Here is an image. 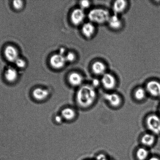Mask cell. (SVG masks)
Here are the masks:
<instances>
[{"instance_id": "obj_1", "label": "cell", "mask_w": 160, "mask_h": 160, "mask_svg": "<svg viewBox=\"0 0 160 160\" xmlns=\"http://www.w3.org/2000/svg\"><path fill=\"white\" fill-rule=\"evenodd\" d=\"M98 98L96 89L91 84L80 87L76 92V100L79 107L84 109H90L95 106Z\"/></svg>"}, {"instance_id": "obj_2", "label": "cell", "mask_w": 160, "mask_h": 160, "mask_svg": "<svg viewBox=\"0 0 160 160\" xmlns=\"http://www.w3.org/2000/svg\"><path fill=\"white\" fill-rule=\"evenodd\" d=\"M111 15L107 9L96 8L91 9L89 12L88 18L90 22L94 24L101 25L107 23Z\"/></svg>"}, {"instance_id": "obj_3", "label": "cell", "mask_w": 160, "mask_h": 160, "mask_svg": "<svg viewBox=\"0 0 160 160\" xmlns=\"http://www.w3.org/2000/svg\"><path fill=\"white\" fill-rule=\"evenodd\" d=\"M144 124L147 131L157 137L160 136V116L159 114L151 113L145 117Z\"/></svg>"}, {"instance_id": "obj_4", "label": "cell", "mask_w": 160, "mask_h": 160, "mask_svg": "<svg viewBox=\"0 0 160 160\" xmlns=\"http://www.w3.org/2000/svg\"><path fill=\"white\" fill-rule=\"evenodd\" d=\"M103 98L108 106L114 109H120L124 103V99L122 96L114 91L106 92L103 95Z\"/></svg>"}, {"instance_id": "obj_5", "label": "cell", "mask_w": 160, "mask_h": 160, "mask_svg": "<svg viewBox=\"0 0 160 160\" xmlns=\"http://www.w3.org/2000/svg\"><path fill=\"white\" fill-rule=\"evenodd\" d=\"M101 85L106 92H113L117 86L116 79L111 73H106L101 77Z\"/></svg>"}, {"instance_id": "obj_6", "label": "cell", "mask_w": 160, "mask_h": 160, "mask_svg": "<svg viewBox=\"0 0 160 160\" xmlns=\"http://www.w3.org/2000/svg\"><path fill=\"white\" fill-rule=\"evenodd\" d=\"M148 96L160 99V82L155 80H150L145 86Z\"/></svg>"}, {"instance_id": "obj_7", "label": "cell", "mask_w": 160, "mask_h": 160, "mask_svg": "<svg viewBox=\"0 0 160 160\" xmlns=\"http://www.w3.org/2000/svg\"><path fill=\"white\" fill-rule=\"evenodd\" d=\"M157 139V136L147 131L141 135L139 138V142L141 146L150 149L156 145Z\"/></svg>"}, {"instance_id": "obj_8", "label": "cell", "mask_w": 160, "mask_h": 160, "mask_svg": "<svg viewBox=\"0 0 160 160\" xmlns=\"http://www.w3.org/2000/svg\"><path fill=\"white\" fill-rule=\"evenodd\" d=\"M132 96L135 101L141 103L145 101L148 95L145 87L139 86L133 91Z\"/></svg>"}, {"instance_id": "obj_9", "label": "cell", "mask_w": 160, "mask_h": 160, "mask_svg": "<svg viewBox=\"0 0 160 160\" xmlns=\"http://www.w3.org/2000/svg\"><path fill=\"white\" fill-rule=\"evenodd\" d=\"M66 62L65 57L59 54L53 55L50 59V65L56 69L62 68L65 65Z\"/></svg>"}, {"instance_id": "obj_10", "label": "cell", "mask_w": 160, "mask_h": 160, "mask_svg": "<svg viewBox=\"0 0 160 160\" xmlns=\"http://www.w3.org/2000/svg\"><path fill=\"white\" fill-rule=\"evenodd\" d=\"M85 17V14L83 9L81 8L75 9L71 14V21L73 24L78 26L84 21Z\"/></svg>"}, {"instance_id": "obj_11", "label": "cell", "mask_w": 160, "mask_h": 160, "mask_svg": "<svg viewBox=\"0 0 160 160\" xmlns=\"http://www.w3.org/2000/svg\"><path fill=\"white\" fill-rule=\"evenodd\" d=\"M4 56L9 62H15L18 58V51L15 47L8 45L6 47L4 51Z\"/></svg>"}, {"instance_id": "obj_12", "label": "cell", "mask_w": 160, "mask_h": 160, "mask_svg": "<svg viewBox=\"0 0 160 160\" xmlns=\"http://www.w3.org/2000/svg\"><path fill=\"white\" fill-rule=\"evenodd\" d=\"M107 23L109 27L114 30L120 29L123 26V22L121 18L118 15L116 14L111 15Z\"/></svg>"}, {"instance_id": "obj_13", "label": "cell", "mask_w": 160, "mask_h": 160, "mask_svg": "<svg viewBox=\"0 0 160 160\" xmlns=\"http://www.w3.org/2000/svg\"><path fill=\"white\" fill-rule=\"evenodd\" d=\"M134 153L137 160H147L151 156L150 149L141 145L136 148Z\"/></svg>"}, {"instance_id": "obj_14", "label": "cell", "mask_w": 160, "mask_h": 160, "mask_svg": "<svg viewBox=\"0 0 160 160\" xmlns=\"http://www.w3.org/2000/svg\"><path fill=\"white\" fill-rule=\"evenodd\" d=\"M128 3L124 0H117L113 3L112 5V10L114 14L118 15L123 13L127 7Z\"/></svg>"}, {"instance_id": "obj_15", "label": "cell", "mask_w": 160, "mask_h": 160, "mask_svg": "<svg viewBox=\"0 0 160 160\" xmlns=\"http://www.w3.org/2000/svg\"><path fill=\"white\" fill-rule=\"evenodd\" d=\"M106 66L104 63L100 61H96L92 63L91 70L94 74L101 76L106 73Z\"/></svg>"}, {"instance_id": "obj_16", "label": "cell", "mask_w": 160, "mask_h": 160, "mask_svg": "<svg viewBox=\"0 0 160 160\" xmlns=\"http://www.w3.org/2000/svg\"><path fill=\"white\" fill-rule=\"evenodd\" d=\"M32 95L34 99L38 101H42L48 98L49 92L46 89L37 88L33 91Z\"/></svg>"}, {"instance_id": "obj_17", "label": "cell", "mask_w": 160, "mask_h": 160, "mask_svg": "<svg viewBox=\"0 0 160 160\" xmlns=\"http://www.w3.org/2000/svg\"><path fill=\"white\" fill-rule=\"evenodd\" d=\"M83 35L87 38H90L95 34V24L89 22L85 23L81 28Z\"/></svg>"}, {"instance_id": "obj_18", "label": "cell", "mask_w": 160, "mask_h": 160, "mask_svg": "<svg viewBox=\"0 0 160 160\" xmlns=\"http://www.w3.org/2000/svg\"><path fill=\"white\" fill-rule=\"evenodd\" d=\"M69 81L70 84L73 86H80L83 82V78L79 73H72L69 76Z\"/></svg>"}, {"instance_id": "obj_19", "label": "cell", "mask_w": 160, "mask_h": 160, "mask_svg": "<svg viewBox=\"0 0 160 160\" xmlns=\"http://www.w3.org/2000/svg\"><path fill=\"white\" fill-rule=\"evenodd\" d=\"M61 116L63 119L67 121L74 120L76 116V111L74 109L70 108H64L61 111Z\"/></svg>"}, {"instance_id": "obj_20", "label": "cell", "mask_w": 160, "mask_h": 160, "mask_svg": "<svg viewBox=\"0 0 160 160\" xmlns=\"http://www.w3.org/2000/svg\"><path fill=\"white\" fill-rule=\"evenodd\" d=\"M5 79L8 82H13L17 80L18 77V74L17 70L12 68L7 69L4 73Z\"/></svg>"}, {"instance_id": "obj_21", "label": "cell", "mask_w": 160, "mask_h": 160, "mask_svg": "<svg viewBox=\"0 0 160 160\" xmlns=\"http://www.w3.org/2000/svg\"><path fill=\"white\" fill-rule=\"evenodd\" d=\"M13 5L14 8L17 10H20L23 7V1H20V0L14 1L13 3Z\"/></svg>"}, {"instance_id": "obj_22", "label": "cell", "mask_w": 160, "mask_h": 160, "mask_svg": "<svg viewBox=\"0 0 160 160\" xmlns=\"http://www.w3.org/2000/svg\"><path fill=\"white\" fill-rule=\"evenodd\" d=\"M15 63L18 68H23L26 67V62L24 60L18 58L15 62Z\"/></svg>"}, {"instance_id": "obj_23", "label": "cell", "mask_w": 160, "mask_h": 160, "mask_svg": "<svg viewBox=\"0 0 160 160\" xmlns=\"http://www.w3.org/2000/svg\"><path fill=\"white\" fill-rule=\"evenodd\" d=\"M66 60L69 62H73L76 59V56L74 53L70 52L67 54L65 57Z\"/></svg>"}, {"instance_id": "obj_24", "label": "cell", "mask_w": 160, "mask_h": 160, "mask_svg": "<svg viewBox=\"0 0 160 160\" xmlns=\"http://www.w3.org/2000/svg\"><path fill=\"white\" fill-rule=\"evenodd\" d=\"M81 9H83L88 8L90 5V3L88 1H82L80 2Z\"/></svg>"}, {"instance_id": "obj_25", "label": "cell", "mask_w": 160, "mask_h": 160, "mask_svg": "<svg viewBox=\"0 0 160 160\" xmlns=\"http://www.w3.org/2000/svg\"><path fill=\"white\" fill-rule=\"evenodd\" d=\"M96 160H110L106 155L102 153H100L96 156Z\"/></svg>"}, {"instance_id": "obj_26", "label": "cell", "mask_w": 160, "mask_h": 160, "mask_svg": "<svg viewBox=\"0 0 160 160\" xmlns=\"http://www.w3.org/2000/svg\"><path fill=\"white\" fill-rule=\"evenodd\" d=\"M101 85V82L100 80H99L98 79H95L93 80L92 81V84L91 85L93 86L94 88L96 89V88L98 87Z\"/></svg>"}, {"instance_id": "obj_27", "label": "cell", "mask_w": 160, "mask_h": 160, "mask_svg": "<svg viewBox=\"0 0 160 160\" xmlns=\"http://www.w3.org/2000/svg\"><path fill=\"white\" fill-rule=\"evenodd\" d=\"M63 118H62V116L57 115L56 116L55 118V121L58 123H60L61 122H62V120Z\"/></svg>"}, {"instance_id": "obj_28", "label": "cell", "mask_w": 160, "mask_h": 160, "mask_svg": "<svg viewBox=\"0 0 160 160\" xmlns=\"http://www.w3.org/2000/svg\"><path fill=\"white\" fill-rule=\"evenodd\" d=\"M147 160H160V158L157 156H151Z\"/></svg>"}, {"instance_id": "obj_29", "label": "cell", "mask_w": 160, "mask_h": 160, "mask_svg": "<svg viewBox=\"0 0 160 160\" xmlns=\"http://www.w3.org/2000/svg\"><path fill=\"white\" fill-rule=\"evenodd\" d=\"M65 49H64V48H61L60 50H59V54L61 55H63V54L65 52Z\"/></svg>"}]
</instances>
